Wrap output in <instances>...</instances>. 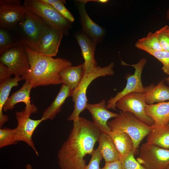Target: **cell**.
Segmentation results:
<instances>
[{"label": "cell", "mask_w": 169, "mask_h": 169, "mask_svg": "<svg viewBox=\"0 0 169 169\" xmlns=\"http://www.w3.org/2000/svg\"><path fill=\"white\" fill-rule=\"evenodd\" d=\"M100 133L93 122L85 118L79 116L73 121L69 136L58 152L60 168L84 169L86 165L84 158L92 154Z\"/></svg>", "instance_id": "1"}, {"label": "cell", "mask_w": 169, "mask_h": 169, "mask_svg": "<svg viewBox=\"0 0 169 169\" xmlns=\"http://www.w3.org/2000/svg\"><path fill=\"white\" fill-rule=\"evenodd\" d=\"M30 61V68L21 77L35 88L38 86L63 84L59 75L64 69L71 66L68 60L60 58L56 59L42 55L24 45Z\"/></svg>", "instance_id": "2"}, {"label": "cell", "mask_w": 169, "mask_h": 169, "mask_svg": "<svg viewBox=\"0 0 169 169\" xmlns=\"http://www.w3.org/2000/svg\"><path fill=\"white\" fill-rule=\"evenodd\" d=\"M50 27L41 18L27 10L13 31L22 44L37 52L42 37Z\"/></svg>", "instance_id": "3"}, {"label": "cell", "mask_w": 169, "mask_h": 169, "mask_svg": "<svg viewBox=\"0 0 169 169\" xmlns=\"http://www.w3.org/2000/svg\"><path fill=\"white\" fill-rule=\"evenodd\" d=\"M107 125L111 131L125 133L131 137L134 144L133 151L135 153L141 142L152 130L151 126L141 122L129 112H121L114 119L108 121Z\"/></svg>", "instance_id": "4"}, {"label": "cell", "mask_w": 169, "mask_h": 169, "mask_svg": "<svg viewBox=\"0 0 169 169\" xmlns=\"http://www.w3.org/2000/svg\"><path fill=\"white\" fill-rule=\"evenodd\" d=\"M114 64L111 62L103 67L97 66L89 72L84 74L80 83L73 90L72 97L74 103V109L68 118V120L74 121L78 120L80 113L85 109L88 101L86 92L89 86L97 78L114 75Z\"/></svg>", "instance_id": "5"}, {"label": "cell", "mask_w": 169, "mask_h": 169, "mask_svg": "<svg viewBox=\"0 0 169 169\" xmlns=\"http://www.w3.org/2000/svg\"><path fill=\"white\" fill-rule=\"evenodd\" d=\"M23 5L27 9L38 16L48 24L67 35L71 23L63 17L52 5L40 0H25Z\"/></svg>", "instance_id": "6"}, {"label": "cell", "mask_w": 169, "mask_h": 169, "mask_svg": "<svg viewBox=\"0 0 169 169\" xmlns=\"http://www.w3.org/2000/svg\"><path fill=\"white\" fill-rule=\"evenodd\" d=\"M136 160L146 169H167L169 166V149L146 142L140 146Z\"/></svg>", "instance_id": "7"}, {"label": "cell", "mask_w": 169, "mask_h": 169, "mask_svg": "<svg viewBox=\"0 0 169 169\" xmlns=\"http://www.w3.org/2000/svg\"><path fill=\"white\" fill-rule=\"evenodd\" d=\"M0 55V62L8 67L12 75L22 77L30 69L29 60L23 44L12 47Z\"/></svg>", "instance_id": "8"}, {"label": "cell", "mask_w": 169, "mask_h": 169, "mask_svg": "<svg viewBox=\"0 0 169 169\" xmlns=\"http://www.w3.org/2000/svg\"><path fill=\"white\" fill-rule=\"evenodd\" d=\"M146 104L144 94L135 92L125 95L116 102V107L122 112L133 114L139 120L150 126L154 124L153 120L145 113Z\"/></svg>", "instance_id": "9"}, {"label": "cell", "mask_w": 169, "mask_h": 169, "mask_svg": "<svg viewBox=\"0 0 169 169\" xmlns=\"http://www.w3.org/2000/svg\"><path fill=\"white\" fill-rule=\"evenodd\" d=\"M146 62L147 60L145 58H141L137 63L132 64H128L121 61V64L122 65L133 67L135 71L133 74L126 77L127 83L125 88L108 101L106 106L107 109L115 110L117 101L125 95L135 92L144 93V87L142 82L141 76L143 69Z\"/></svg>", "instance_id": "10"}, {"label": "cell", "mask_w": 169, "mask_h": 169, "mask_svg": "<svg viewBox=\"0 0 169 169\" xmlns=\"http://www.w3.org/2000/svg\"><path fill=\"white\" fill-rule=\"evenodd\" d=\"M33 113L24 109L15 113L18 122L17 127L15 128L16 136L18 141H22L26 143L31 148L38 156L39 153L32 140L33 134L38 126L44 121L40 119L33 120L30 116Z\"/></svg>", "instance_id": "11"}, {"label": "cell", "mask_w": 169, "mask_h": 169, "mask_svg": "<svg viewBox=\"0 0 169 169\" xmlns=\"http://www.w3.org/2000/svg\"><path fill=\"white\" fill-rule=\"evenodd\" d=\"M27 10L20 0H0V28L13 31Z\"/></svg>", "instance_id": "12"}, {"label": "cell", "mask_w": 169, "mask_h": 169, "mask_svg": "<svg viewBox=\"0 0 169 169\" xmlns=\"http://www.w3.org/2000/svg\"><path fill=\"white\" fill-rule=\"evenodd\" d=\"M79 16L81 31L97 45L102 41L105 34L104 28L93 21L85 9V0L75 1Z\"/></svg>", "instance_id": "13"}, {"label": "cell", "mask_w": 169, "mask_h": 169, "mask_svg": "<svg viewBox=\"0 0 169 169\" xmlns=\"http://www.w3.org/2000/svg\"><path fill=\"white\" fill-rule=\"evenodd\" d=\"M106 103L105 99L96 104L87 103L85 109L87 110L91 115L93 123L99 129L101 133L107 134L111 131L107 125L108 120L111 118L116 117L119 114L109 110L106 107Z\"/></svg>", "instance_id": "14"}, {"label": "cell", "mask_w": 169, "mask_h": 169, "mask_svg": "<svg viewBox=\"0 0 169 169\" xmlns=\"http://www.w3.org/2000/svg\"><path fill=\"white\" fill-rule=\"evenodd\" d=\"M74 37L79 46L82 56L84 60V74L97 66L95 58L96 44L81 30L76 31Z\"/></svg>", "instance_id": "15"}, {"label": "cell", "mask_w": 169, "mask_h": 169, "mask_svg": "<svg viewBox=\"0 0 169 169\" xmlns=\"http://www.w3.org/2000/svg\"><path fill=\"white\" fill-rule=\"evenodd\" d=\"M63 35L62 32L50 26L42 37L37 52L45 56H56Z\"/></svg>", "instance_id": "16"}, {"label": "cell", "mask_w": 169, "mask_h": 169, "mask_svg": "<svg viewBox=\"0 0 169 169\" xmlns=\"http://www.w3.org/2000/svg\"><path fill=\"white\" fill-rule=\"evenodd\" d=\"M32 88L30 84L25 81L21 88L9 97L3 106V111L6 112L12 110L17 104L23 102L26 105L25 110L36 113L37 108L34 104L31 103L30 100V93Z\"/></svg>", "instance_id": "17"}, {"label": "cell", "mask_w": 169, "mask_h": 169, "mask_svg": "<svg viewBox=\"0 0 169 169\" xmlns=\"http://www.w3.org/2000/svg\"><path fill=\"white\" fill-rule=\"evenodd\" d=\"M146 114L154 121L151 126L155 128L169 125V101L147 105L145 109Z\"/></svg>", "instance_id": "18"}, {"label": "cell", "mask_w": 169, "mask_h": 169, "mask_svg": "<svg viewBox=\"0 0 169 169\" xmlns=\"http://www.w3.org/2000/svg\"><path fill=\"white\" fill-rule=\"evenodd\" d=\"M144 95L147 105L153 104L169 100V87L164 84V80L156 85L153 84L144 87Z\"/></svg>", "instance_id": "19"}, {"label": "cell", "mask_w": 169, "mask_h": 169, "mask_svg": "<svg viewBox=\"0 0 169 169\" xmlns=\"http://www.w3.org/2000/svg\"><path fill=\"white\" fill-rule=\"evenodd\" d=\"M60 90L51 105L44 111L42 118L44 121L53 120L61 111L62 105L65 100L72 96L73 90L70 89L64 84H62Z\"/></svg>", "instance_id": "20"}, {"label": "cell", "mask_w": 169, "mask_h": 169, "mask_svg": "<svg viewBox=\"0 0 169 169\" xmlns=\"http://www.w3.org/2000/svg\"><path fill=\"white\" fill-rule=\"evenodd\" d=\"M84 74V63L76 66L68 67L59 73L63 84L73 90L78 85Z\"/></svg>", "instance_id": "21"}, {"label": "cell", "mask_w": 169, "mask_h": 169, "mask_svg": "<svg viewBox=\"0 0 169 169\" xmlns=\"http://www.w3.org/2000/svg\"><path fill=\"white\" fill-rule=\"evenodd\" d=\"M99 148L105 162L119 160L120 156L115 146L107 133H101L98 141Z\"/></svg>", "instance_id": "22"}, {"label": "cell", "mask_w": 169, "mask_h": 169, "mask_svg": "<svg viewBox=\"0 0 169 169\" xmlns=\"http://www.w3.org/2000/svg\"><path fill=\"white\" fill-rule=\"evenodd\" d=\"M22 80L21 77L16 75L14 78L11 77L0 83V127L8 121L7 115L3 114V108L9 97V95L12 88L17 86L18 82Z\"/></svg>", "instance_id": "23"}, {"label": "cell", "mask_w": 169, "mask_h": 169, "mask_svg": "<svg viewBox=\"0 0 169 169\" xmlns=\"http://www.w3.org/2000/svg\"><path fill=\"white\" fill-rule=\"evenodd\" d=\"M107 134L115 146L119 155V160L133 150V141L127 134L124 132H115L111 131Z\"/></svg>", "instance_id": "24"}, {"label": "cell", "mask_w": 169, "mask_h": 169, "mask_svg": "<svg viewBox=\"0 0 169 169\" xmlns=\"http://www.w3.org/2000/svg\"><path fill=\"white\" fill-rule=\"evenodd\" d=\"M146 140L148 144L169 149V125L152 128Z\"/></svg>", "instance_id": "25"}, {"label": "cell", "mask_w": 169, "mask_h": 169, "mask_svg": "<svg viewBox=\"0 0 169 169\" xmlns=\"http://www.w3.org/2000/svg\"><path fill=\"white\" fill-rule=\"evenodd\" d=\"M135 46L137 48L143 50L145 49L157 51L163 50L156 32H149L146 37L139 39Z\"/></svg>", "instance_id": "26"}, {"label": "cell", "mask_w": 169, "mask_h": 169, "mask_svg": "<svg viewBox=\"0 0 169 169\" xmlns=\"http://www.w3.org/2000/svg\"><path fill=\"white\" fill-rule=\"evenodd\" d=\"M22 44L12 30L0 28V54L7 49Z\"/></svg>", "instance_id": "27"}, {"label": "cell", "mask_w": 169, "mask_h": 169, "mask_svg": "<svg viewBox=\"0 0 169 169\" xmlns=\"http://www.w3.org/2000/svg\"><path fill=\"white\" fill-rule=\"evenodd\" d=\"M15 129L5 127L0 129V148L16 144Z\"/></svg>", "instance_id": "28"}, {"label": "cell", "mask_w": 169, "mask_h": 169, "mask_svg": "<svg viewBox=\"0 0 169 169\" xmlns=\"http://www.w3.org/2000/svg\"><path fill=\"white\" fill-rule=\"evenodd\" d=\"M135 153L132 150L119 160L122 169H146L135 159Z\"/></svg>", "instance_id": "29"}, {"label": "cell", "mask_w": 169, "mask_h": 169, "mask_svg": "<svg viewBox=\"0 0 169 169\" xmlns=\"http://www.w3.org/2000/svg\"><path fill=\"white\" fill-rule=\"evenodd\" d=\"M144 51L154 56L163 64L162 68L164 72L169 75V52L165 51H154L144 49Z\"/></svg>", "instance_id": "30"}, {"label": "cell", "mask_w": 169, "mask_h": 169, "mask_svg": "<svg viewBox=\"0 0 169 169\" xmlns=\"http://www.w3.org/2000/svg\"><path fill=\"white\" fill-rule=\"evenodd\" d=\"M88 164L84 169H100V164L102 157L99 148L94 150Z\"/></svg>", "instance_id": "31"}, {"label": "cell", "mask_w": 169, "mask_h": 169, "mask_svg": "<svg viewBox=\"0 0 169 169\" xmlns=\"http://www.w3.org/2000/svg\"><path fill=\"white\" fill-rule=\"evenodd\" d=\"M66 3L65 0H61L52 6L63 17L72 23L74 21V18L72 13L65 7L64 4Z\"/></svg>", "instance_id": "32"}, {"label": "cell", "mask_w": 169, "mask_h": 169, "mask_svg": "<svg viewBox=\"0 0 169 169\" xmlns=\"http://www.w3.org/2000/svg\"><path fill=\"white\" fill-rule=\"evenodd\" d=\"M158 34V38L160 44L163 51L169 52V38L164 33L156 32Z\"/></svg>", "instance_id": "33"}, {"label": "cell", "mask_w": 169, "mask_h": 169, "mask_svg": "<svg viewBox=\"0 0 169 169\" xmlns=\"http://www.w3.org/2000/svg\"><path fill=\"white\" fill-rule=\"evenodd\" d=\"M11 75L8 67L0 62V83L10 77Z\"/></svg>", "instance_id": "34"}, {"label": "cell", "mask_w": 169, "mask_h": 169, "mask_svg": "<svg viewBox=\"0 0 169 169\" xmlns=\"http://www.w3.org/2000/svg\"><path fill=\"white\" fill-rule=\"evenodd\" d=\"M100 169H122L119 160L105 162L104 166Z\"/></svg>", "instance_id": "35"}, {"label": "cell", "mask_w": 169, "mask_h": 169, "mask_svg": "<svg viewBox=\"0 0 169 169\" xmlns=\"http://www.w3.org/2000/svg\"><path fill=\"white\" fill-rule=\"evenodd\" d=\"M159 32L161 33L166 35L169 38V26L166 25L157 30Z\"/></svg>", "instance_id": "36"}, {"label": "cell", "mask_w": 169, "mask_h": 169, "mask_svg": "<svg viewBox=\"0 0 169 169\" xmlns=\"http://www.w3.org/2000/svg\"><path fill=\"white\" fill-rule=\"evenodd\" d=\"M61 0H40L43 3L52 5L53 4L60 2Z\"/></svg>", "instance_id": "37"}, {"label": "cell", "mask_w": 169, "mask_h": 169, "mask_svg": "<svg viewBox=\"0 0 169 169\" xmlns=\"http://www.w3.org/2000/svg\"><path fill=\"white\" fill-rule=\"evenodd\" d=\"M85 1L86 3L89 2H93L102 3H106L109 1L108 0H85Z\"/></svg>", "instance_id": "38"}, {"label": "cell", "mask_w": 169, "mask_h": 169, "mask_svg": "<svg viewBox=\"0 0 169 169\" xmlns=\"http://www.w3.org/2000/svg\"><path fill=\"white\" fill-rule=\"evenodd\" d=\"M25 169H32V166L30 164H28L25 166Z\"/></svg>", "instance_id": "39"}, {"label": "cell", "mask_w": 169, "mask_h": 169, "mask_svg": "<svg viewBox=\"0 0 169 169\" xmlns=\"http://www.w3.org/2000/svg\"><path fill=\"white\" fill-rule=\"evenodd\" d=\"M166 18L167 19L169 20V8L168 9L167 11Z\"/></svg>", "instance_id": "40"}, {"label": "cell", "mask_w": 169, "mask_h": 169, "mask_svg": "<svg viewBox=\"0 0 169 169\" xmlns=\"http://www.w3.org/2000/svg\"><path fill=\"white\" fill-rule=\"evenodd\" d=\"M166 81H167V82L168 83V84H169V77L167 78L166 79Z\"/></svg>", "instance_id": "41"}, {"label": "cell", "mask_w": 169, "mask_h": 169, "mask_svg": "<svg viewBox=\"0 0 169 169\" xmlns=\"http://www.w3.org/2000/svg\"><path fill=\"white\" fill-rule=\"evenodd\" d=\"M167 169H169V166H168Z\"/></svg>", "instance_id": "42"}, {"label": "cell", "mask_w": 169, "mask_h": 169, "mask_svg": "<svg viewBox=\"0 0 169 169\" xmlns=\"http://www.w3.org/2000/svg\"></svg>", "instance_id": "43"}]
</instances>
